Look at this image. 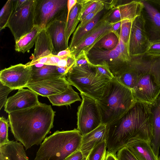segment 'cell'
<instances>
[{
	"mask_svg": "<svg viewBox=\"0 0 160 160\" xmlns=\"http://www.w3.org/2000/svg\"><path fill=\"white\" fill-rule=\"evenodd\" d=\"M107 151L105 152L104 155H103V156L102 157V159L101 160H104V159H105V157H106V154H107Z\"/></svg>",
	"mask_w": 160,
	"mask_h": 160,
	"instance_id": "obj_51",
	"label": "cell"
},
{
	"mask_svg": "<svg viewBox=\"0 0 160 160\" xmlns=\"http://www.w3.org/2000/svg\"><path fill=\"white\" fill-rule=\"evenodd\" d=\"M78 2L81 7L78 18L80 22L88 14L95 11L102 3V1L100 0H78Z\"/></svg>",
	"mask_w": 160,
	"mask_h": 160,
	"instance_id": "obj_31",
	"label": "cell"
},
{
	"mask_svg": "<svg viewBox=\"0 0 160 160\" xmlns=\"http://www.w3.org/2000/svg\"><path fill=\"white\" fill-rule=\"evenodd\" d=\"M133 21L125 19L122 21L119 38L128 48Z\"/></svg>",
	"mask_w": 160,
	"mask_h": 160,
	"instance_id": "obj_33",
	"label": "cell"
},
{
	"mask_svg": "<svg viewBox=\"0 0 160 160\" xmlns=\"http://www.w3.org/2000/svg\"><path fill=\"white\" fill-rule=\"evenodd\" d=\"M23 146L17 141H10L0 147V160H29Z\"/></svg>",
	"mask_w": 160,
	"mask_h": 160,
	"instance_id": "obj_22",
	"label": "cell"
},
{
	"mask_svg": "<svg viewBox=\"0 0 160 160\" xmlns=\"http://www.w3.org/2000/svg\"><path fill=\"white\" fill-rule=\"evenodd\" d=\"M150 42L145 28L142 12L133 21L128 49L131 58L141 56L146 52Z\"/></svg>",
	"mask_w": 160,
	"mask_h": 160,
	"instance_id": "obj_11",
	"label": "cell"
},
{
	"mask_svg": "<svg viewBox=\"0 0 160 160\" xmlns=\"http://www.w3.org/2000/svg\"><path fill=\"white\" fill-rule=\"evenodd\" d=\"M72 52L69 48L66 50L59 52L57 55L59 57H68L72 55Z\"/></svg>",
	"mask_w": 160,
	"mask_h": 160,
	"instance_id": "obj_48",
	"label": "cell"
},
{
	"mask_svg": "<svg viewBox=\"0 0 160 160\" xmlns=\"http://www.w3.org/2000/svg\"><path fill=\"white\" fill-rule=\"evenodd\" d=\"M122 23V21L116 22L111 23V31L115 33L117 36L119 37V33Z\"/></svg>",
	"mask_w": 160,
	"mask_h": 160,
	"instance_id": "obj_45",
	"label": "cell"
},
{
	"mask_svg": "<svg viewBox=\"0 0 160 160\" xmlns=\"http://www.w3.org/2000/svg\"><path fill=\"white\" fill-rule=\"evenodd\" d=\"M92 65L95 76L98 78L103 80H111L114 78L106 64Z\"/></svg>",
	"mask_w": 160,
	"mask_h": 160,
	"instance_id": "obj_35",
	"label": "cell"
},
{
	"mask_svg": "<svg viewBox=\"0 0 160 160\" xmlns=\"http://www.w3.org/2000/svg\"><path fill=\"white\" fill-rule=\"evenodd\" d=\"M136 69L141 73L132 91L134 96L137 102L152 105L160 94V85L156 83L153 69L148 64L140 63Z\"/></svg>",
	"mask_w": 160,
	"mask_h": 160,
	"instance_id": "obj_6",
	"label": "cell"
},
{
	"mask_svg": "<svg viewBox=\"0 0 160 160\" xmlns=\"http://www.w3.org/2000/svg\"><path fill=\"white\" fill-rule=\"evenodd\" d=\"M140 73L129 62L128 66L115 78L120 83L132 91L138 80Z\"/></svg>",
	"mask_w": 160,
	"mask_h": 160,
	"instance_id": "obj_27",
	"label": "cell"
},
{
	"mask_svg": "<svg viewBox=\"0 0 160 160\" xmlns=\"http://www.w3.org/2000/svg\"><path fill=\"white\" fill-rule=\"evenodd\" d=\"M85 159L81 152L78 150L66 158L65 160H82Z\"/></svg>",
	"mask_w": 160,
	"mask_h": 160,
	"instance_id": "obj_44",
	"label": "cell"
},
{
	"mask_svg": "<svg viewBox=\"0 0 160 160\" xmlns=\"http://www.w3.org/2000/svg\"><path fill=\"white\" fill-rule=\"evenodd\" d=\"M77 0H68L67 2V10L68 13L67 19V21L68 20L70 13L74 7L77 3Z\"/></svg>",
	"mask_w": 160,
	"mask_h": 160,
	"instance_id": "obj_47",
	"label": "cell"
},
{
	"mask_svg": "<svg viewBox=\"0 0 160 160\" xmlns=\"http://www.w3.org/2000/svg\"><path fill=\"white\" fill-rule=\"evenodd\" d=\"M66 22L56 20L45 28L50 39L53 55H57L60 51L69 48L66 40Z\"/></svg>",
	"mask_w": 160,
	"mask_h": 160,
	"instance_id": "obj_18",
	"label": "cell"
},
{
	"mask_svg": "<svg viewBox=\"0 0 160 160\" xmlns=\"http://www.w3.org/2000/svg\"><path fill=\"white\" fill-rule=\"evenodd\" d=\"M145 28L150 42L160 40V12L147 0H142Z\"/></svg>",
	"mask_w": 160,
	"mask_h": 160,
	"instance_id": "obj_17",
	"label": "cell"
},
{
	"mask_svg": "<svg viewBox=\"0 0 160 160\" xmlns=\"http://www.w3.org/2000/svg\"><path fill=\"white\" fill-rule=\"evenodd\" d=\"M143 8L142 0L127 1L109 10L107 20L110 23L125 19L133 21L142 12Z\"/></svg>",
	"mask_w": 160,
	"mask_h": 160,
	"instance_id": "obj_16",
	"label": "cell"
},
{
	"mask_svg": "<svg viewBox=\"0 0 160 160\" xmlns=\"http://www.w3.org/2000/svg\"><path fill=\"white\" fill-rule=\"evenodd\" d=\"M36 0H28L21 8L12 13L7 27L15 42L30 32L35 26L34 9Z\"/></svg>",
	"mask_w": 160,
	"mask_h": 160,
	"instance_id": "obj_9",
	"label": "cell"
},
{
	"mask_svg": "<svg viewBox=\"0 0 160 160\" xmlns=\"http://www.w3.org/2000/svg\"><path fill=\"white\" fill-rule=\"evenodd\" d=\"M104 160H118L116 156L107 152Z\"/></svg>",
	"mask_w": 160,
	"mask_h": 160,
	"instance_id": "obj_49",
	"label": "cell"
},
{
	"mask_svg": "<svg viewBox=\"0 0 160 160\" xmlns=\"http://www.w3.org/2000/svg\"><path fill=\"white\" fill-rule=\"evenodd\" d=\"M150 106L152 124V137L150 144L158 157L160 147V94L155 103Z\"/></svg>",
	"mask_w": 160,
	"mask_h": 160,
	"instance_id": "obj_21",
	"label": "cell"
},
{
	"mask_svg": "<svg viewBox=\"0 0 160 160\" xmlns=\"http://www.w3.org/2000/svg\"><path fill=\"white\" fill-rule=\"evenodd\" d=\"M48 98L53 105L58 106L70 105L76 101H82L78 93L70 85L63 93L50 96Z\"/></svg>",
	"mask_w": 160,
	"mask_h": 160,
	"instance_id": "obj_26",
	"label": "cell"
},
{
	"mask_svg": "<svg viewBox=\"0 0 160 160\" xmlns=\"http://www.w3.org/2000/svg\"><path fill=\"white\" fill-rule=\"evenodd\" d=\"M67 0H36L34 25L41 29L56 20L67 21Z\"/></svg>",
	"mask_w": 160,
	"mask_h": 160,
	"instance_id": "obj_7",
	"label": "cell"
},
{
	"mask_svg": "<svg viewBox=\"0 0 160 160\" xmlns=\"http://www.w3.org/2000/svg\"><path fill=\"white\" fill-rule=\"evenodd\" d=\"M152 137L151 106L137 102L122 117L107 125V152L116 156L128 144L138 140L150 143Z\"/></svg>",
	"mask_w": 160,
	"mask_h": 160,
	"instance_id": "obj_1",
	"label": "cell"
},
{
	"mask_svg": "<svg viewBox=\"0 0 160 160\" xmlns=\"http://www.w3.org/2000/svg\"><path fill=\"white\" fill-rule=\"evenodd\" d=\"M105 8V7L104 4L102 2V3L97 9L88 14L81 20L77 28H80L86 24L93 19L102 10Z\"/></svg>",
	"mask_w": 160,
	"mask_h": 160,
	"instance_id": "obj_39",
	"label": "cell"
},
{
	"mask_svg": "<svg viewBox=\"0 0 160 160\" xmlns=\"http://www.w3.org/2000/svg\"><path fill=\"white\" fill-rule=\"evenodd\" d=\"M96 101L102 124L106 125L119 119L137 102L132 90L115 77L109 82L102 97Z\"/></svg>",
	"mask_w": 160,
	"mask_h": 160,
	"instance_id": "obj_3",
	"label": "cell"
},
{
	"mask_svg": "<svg viewBox=\"0 0 160 160\" xmlns=\"http://www.w3.org/2000/svg\"><path fill=\"white\" fill-rule=\"evenodd\" d=\"M81 7L78 2L71 10L68 21L66 22V40L68 43L71 35L75 30L77 26L80 22L78 18Z\"/></svg>",
	"mask_w": 160,
	"mask_h": 160,
	"instance_id": "obj_29",
	"label": "cell"
},
{
	"mask_svg": "<svg viewBox=\"0 0 160 160\" xmlns=\"http://www.w3.org/2000/svg\"><path fill=\"white\" fill-rule=\"evenodd\" d=\"M27 1L28 0H13L12 13L20 9Z\"/></svg>",
	"mask_w": 160,
	"mask_h": 160,
	"instance_id": "obj_46",
	"label": "cell"
},
{
	"mask_svg": "<svg viewBox=\"0 0 160 160\" xmlns=\"http://www.w3.org/2000/svg\"><path fill=\"white\" fill-rule=\"evenodd\" d=\"M8 120L3 117L0 118V147L7 144L10 141L8 138L9 124Z\"/></svg>",
	"mask_w": 160,
	"mask_h": 160,
	"instance_id": "obj_36",
	"label": "cell"
},
{
	"mask_svg": "<svg viewBox=\"0 0 160 160\" xmlns=\"http://www.w3.org/2000/svg\"><path fill=\"white\" fill-rule=\"evenodd\" d=\"M114 49L119 53L126 62H131L132 58L129 54L128 48L120 38L117 45Z\"/></svg>",
	"mask_w": 160,
	"mask_h": 160,
	"instance_id": "obj_37",
	"label": "cell"
},
{
	"mask_svg": "<svg viewBox=\"0 0 160 160\" xmlns=\"http://www.w3.org/2000/svg\"><path fill=\"white\" fill-rule=\"evenodd\" d=\"M38 96L29 89H19L16 93L8 98L4 106V111L8 114L33 107L39 102Z\"/></svg>",
	"mask_w": 160,
	"mask_h": 160,
	"instance_id": "obj_15",
	"label": "cell"
},
{
	"mask_svg": "<svg viewBox=\"0 0 160 160\" xmlns=\"http://www.w3.org/2000/svg\"><path fill=\"white\" fill-rule=\"evenodd\" d=\"M119 37L115 33L110 31L98 41L93 47L111 50L117 45Z\"/></svg>",
	"mask_w": 160,
	"mask_h": 160,
	"instance_id": "obj_30",
	"label": "cell"
},
{
	"mask_svg": "<svg viewBox=\"0 0 160 160\" xmlns=\"http://www.w3.org/2000/svg\"><path fill=\"white\" fill-rule=\"evenodd\" d=\"M80 95L82 101L77 113V129L83 136L101 125L102 118L96 100L83 93Z\"/></svg>",
	"mask_w": 160,
	"mask_h": 160,
	"instance_id": "obj_8",
	"label": "cell"
},
{
	"mask_svg": "<svg viewBox=\"0 0 160 160\" xmlns=\"http://www.w3.org/2000/svg\"><path fill=\"white\" fill-rule=\"evenodd\" d=\"M116 157L118 160H138L126 147L118 151Z\"/></svg>",
	"mask_w": 160,
	"mask_h": 160,
	"instance_id": "obj_38",
	"label": "cell"
},
{
	"mask_svg": "<svg viewBox=\"0 0 160 160\" xmlns=\"http://www.w3.org/2000/svg\"><path fill=\"white\" fill-rule=\"evenodd\" d=\"M146 53L158 55L160 54V40L150 42Z\"/></svg>",
	"mask_w": 160,
	"mask_h": 160,
	"instance_id": "obj_42",
	"label": "cell"
},
{
	"mask_svg": "<svg viewBox=\"0 0 160 160\" xmlns=\"http://www.w3.org/2000/svg\"><path fill=\"white\" fill-rule=\"evenodd\" d=\"M31 66H11L0 71V82L13 90L26 87L31 80Z\"/></svg>",
	"mask_w": 160,
	"mask_h": 160,
	"instance_id": "obj_12",
	"label": "cell"
},
{
	"mask_svg": "<svg viewBox=\"0 0 160 160\" xmlns=\"http://www.w3.org/2000/svg\"><path fill=\"white\" fill-rule=\"evenodd\" d=\"M85 160V159H83V160Z\"/></svg>",
	"mask_w": 160,
	"mask_h": 160,
	"instance_id": "obj_53",
	"label": "cell"
},
{
	"mask_svg": "<svg viewBox=\"0 0 160 160\" xmlns=\"http://www.w3.org/2000/svg\"><path fill=\"white\" fill-rule=\"evenodd\" d=\"M70 85L63 76L37 81L28 83L26 87L38 95L48 97L63 93Z\"/></svg>",
	"mask_w": 160,
	"mask_h": 160,
	"instance_id": "obj_14",
	"label": "cell"
},
{
	"mask_svg": "<svg viewBox=\"0 0 160 160\" xmlns=\"http://www.w3.org/2000/svg\"><path fill=\"white\" fill-rule=\"evenodd\" d=\"M41 29L38 26H34L29 32L15 42V49L16 51L24 53L33 46Z\"/></svg>",
	"mask_w": 160,
	"mask_h": 160,
	"instance_id": "obj_28",
	"label": "cell"
},
{
	"mask_svg": "<svg viewBox=\"0 0 160 160\" xmlns=\"http://www.w3.org/2000/svg\"><path fill=\"white\" fill-rule=\"evenodd\" d=\"M13 90L4 85L0 82V109L4 106L8 99L7 97Z\"/></svg>",
	"mask_w": 160,
	"mask_h": 160,
	"instance_id": "obj_40",
	"label": "cell"
},
{
	"mask_svg": "<svg viewBox=\"0 0 160 160\" xmlns=\"http://www.w3.org/2000/svg\"><path fill=\"white\" fill-rule=\"evenodd\" d=\"M82 137L76 128L57 130L44 139L34 160H65L79 150Z\"/></svg>",
	"mask_w": 160,
	"mask_h": 160,
	"instance_id": "obj_4",
	"label": "cell"
},
{
	"mask_svg": "<svg viewBox=\"0 0 160 160\" xmlns=\"http://www.w3.org/2000/svg\"><path fill=\"white\" fill-rule=\"evenodd\" d=\"M31 70V80L28 83L40 80L64 76L58 73L57 67L55 66L43 64L37 67L32 65Z\"/></svg>",
	"mask_w": 160,
	"mask_h": 160,
	"instance_id": "obj_25",
	"label": "cell"
},
{
	"mask_svg": "<svg viewBox=\"0 0 160 160\" xmlns=\"http://www.w3.org/2000/svg\"><path fill=\"white\" fill-rule=\"evenodd\" d=\"M55 112L51 105L40 102L28 108L8 113L11 130L26 150L41 145L53 128Z\"/></svg>",
	"mask_w": 160,
	"mask_h": 160,
	"instance_id": "obj_2",
	"label": "cell"
},
{
	"mask_svg": "<svg viewBox=\"0 0 160 160\" xmlns=\"http://www.w3.org/2000/svg\"><path fill=\"white\" fill-rule=\"evenodd\" d=\"M86 54L92 65L106 64L114 77L124 70L129 63L126 62L115 49L108 50L93 47Z\"/></svg>",
	"mask_w": 160,
	"mask_h": 160,
	"instance_id": "obj_10",
	"label": "cell"
},
{
	"mask_svg": "<svg viewBox=\"0 0 160 160\" xmlns=\"http://www.w3.org/2000/svg\"><path fill=\"white\" fill-rule=\"evenodd\" d=\"M159 160H160V156L159 157Z\"/></svg>",
	"mask_w": 160,
	"mask_h": 160,
	"instance_id": "obj_52",
	"label": "cell"
},
{
	"mask_svg": "<svg viewBox=\"0 0 160 160\" xmlns=\"http://www.w3.org/2000/svg\"><path fill=\"white\" fill-rule=\"evenodd\" d=\"M74 65L85 67L92 66L87 58L86 52L83 51L76 58V62Z\"/></svg>",
	"mask_w": 160,
	"mask_h": 160,
	"instance_id": "obj_41",
	"label": "cell"
},
{
	"mask_svg": "<svg viewBox=\"0 0 160 160\" xmlns=\"http://www.w3.org/2000/svg\"><path fill=\"white\" fill-rule=\"evenodd\" d=\"M35 44L32 60L28 63H32L41 58L53 54L51 41L45 29L41 30Z\"/></svg>",
	"mask_w": 160,
	"mask_h": 160,
	"instance_id": "obj_24",
	"label": "cell"
},
{
	"mask_svg": "<svg viewBox=\"0 0 160 160\" xmlns=\"http://www.w3.org/2000/svg\"><path fill=\"white\" fill-rule=\"evenodd\" d=\"M106 140L95 146L89 154L85 160H101L107 151Z\"/></svg>",
	"mask_w": 160,
	"mask_h": 160,
	"instance_id": "obj_34",
	"label": "cell"
},
{
	"mask_svg": "<svg viewBox=\"0 0 160 160\" xmlns=\"http://www.w3.org/2000/svg\"><path fill=\"white\" fill-rule=\"evenodd\" d=\"M107 132V125L101 124L94 130L82 136L79 150L85 159L95 146L106 140Z\"/></svg>",
	"mask_w": 160,
	"mask_h": 160,
	"instance_id": "obj_19",
	"label": "cell"
},
{
	"mask_svg": "<svg viewBox=\"0 0 160 160\" xmlns=\"http://www.w3.org/2000/svg\"><path fill=\"white\" fill-rule=\"evenodd\" d=\"M105 7L93 19L83 26L77 28L73 33L69 48L71 52L100 21L108 10Z\"/></svg>",
	"mask_w": 160,
	"mask_h": 160,
	"instance_id": "obj_20",
	"label": "cell"
},
{
	"mask_svg": "<svg viewBox=\"0 0 160 160\" xmlns=\"http://www.w3.org/2000/svg\"><path fill=\"white\" fill-rule=\"evenodd\" d=\"M152 4H156L160 7V0H147Z\"/></svg>",
	"mask_w": 160,
	"mask_h": 160,
	"instance_id": "obj_50",
	"label": "cell"
},
{
	"mask_svg": "<svg viewBox=\"0 0 160 160\" xmlns=\"http://www.w3.org/2000/svg\"><path fill=\"white\" fill-rule=\"evenodd\" d=\"M13 0H8L0 11V30L7 27L8 21L12 13Z\"/></svg>",
	"mask_w": 160,
	"mask_h": 160,
	"instance_id": "obj_32",
	"label": "cell"
},
{
	"mask_svg": "<svg viewBox=\"0 0 160 160\" xmlns=\"http://www.w3.org/2000/svg\"><path fill=\"white\" fill-rule=\"evenodd\" d=\"M109 10L95 27L71 51L75 58L82 51L87 53L103 36L111 31V23L107 20Z\"/></svg>",
	"mask_w": 160,
	"mask_h": 160,
	"instance_id": "obj_13",
	"label": "cell"
},
{
	"mask_svg": "<svg viewBox=\"0 0 160 160\" xmlns=\"http://www.w3.org/2000/svg\"><path fill=\"white\" fill-rule=\"evenodd\" d=\"M62 57L53 54L49 55L48 56V60L46 65L57 66L58 63Z\"/></svg>",
	"mask_w": 160,
	"mask_h": 160,
	"instance_id": "obj_43",
	"label": "cell"
},
{
	"mask_svg": "<svg viewBox=\"0 0 160 160\" xmlns=\"http://www.w3.org/2000/svg\"><path fill=\"white\" fill-rule=\"evenodd\" d=\"M65 77L69 84L75 87L80 93L96 100L102 97L110 81L97 78L92 65L88 67L74 65Z\"/></svg>",
	"mask_w": 160,
	"mask_h": 160,
	"instance_id": "obj_5",
	"label": "cell"
},
{
	"mask_svg": "<svg viewBox=\"0 0 160 160\" xmlns=\"http://www.w3.org/2000/svg\"><path fill=\"white\" fill-rule=\"evenodd\" d=\"M138 160H159L154 153L150 143L138 140L128 144L125 147Z\"/></svg>",
	"mask_w": 160,
	"mask_h": 160,
	"instance_id": "obj_23",
	"label": "cell"
}]
</instances>
